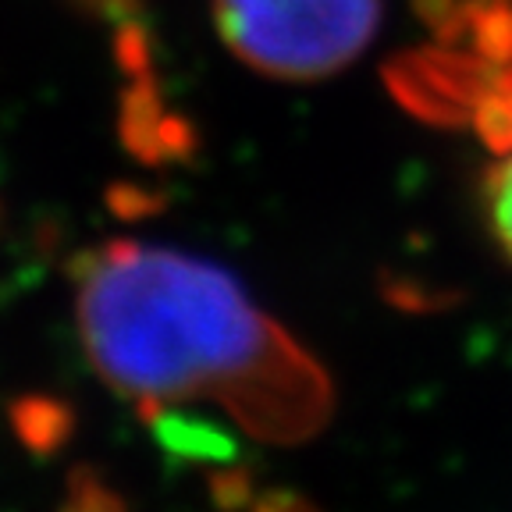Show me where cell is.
Wrapping results in <instances>:
<instances>
[{
	"label": "cell",
	"mask_w": 512,
	"mask_h": 512,
	"mask_svg": "<svg viewBox=\"0 0 512 512\" xmlns=\"http://www.w3.org/2000/svg\"><path fill=\"white\" fill-rule=\"evenodd\" d=\"M466 40L495 68H512V0H470Z\"/></svg>",
	"instance_id": "5"
},
{
	"label": "cell",
	"mask_w": 512,
	"mask_h": 512,
	"mask_svg": "<svg viewBox=\"0 0 512 512\" xmlns=\"http://www.w3.org/2000/svg\"><path fill=\"white\" fill-rule=\"evenodd\" d=\"M495 75V64L480 61L477 54H459L452 47L413 50L384 68L395 100L431 125L473 121L477 104L495 89Z\"/></svg>",
	"instance_id": "3"
},
{
	"label": "cell",
	"mask_w": 512,
	"mask_h": 512,
	"mask_svg": "<svg viewBox=\"0 0 512 512\" xmlns=\"http://www.w3.org/2000/svg\"><path fill=\"white\" fill-rule=\"evenodd\" d=\"M82 11L96 18H107V22H121V18H136L143 11V0H75Z\"/></svg>",
	"instance_id": "13"
},
{
	"label": "cell",
	"mask_w": 512,
	"mask_h": 512,
	"mask_svg": "<svg viewBox=\"0 0 512 512\" xmlns=\"http://www.w3.org/2000/svg\"><path fill=\"white\" fill-rule=\"evenodd\" d=\"M413 11L427 22V29L438 32V40L452 47L456 40H466L470 25V0H413Z\"/></svg>",
	"instance_id": "9"
},
{
	"label": "cell",
	"mask_w": 512,
	"mask_h": 512,
	"mask_svg": "<svg viewBox=\"0 0 512 512\" xmlns=\"http://www.w3.org/2000/svg\"><path fill=\"white\" fill-rule=\"evenodd\" d=\"M381 0H214L224 47L267 79L313 82L374 40Z\"/></svg>",
	"instance_id": "2"
},
{
	"label": "cell",
	"mask_w": 512,
	"mask_h": 512,
	"mask_svg": "<svg viewBox=\"0 0 512 512\" xmlns=\"http://www.w3.org/2000/svg\"><path fill=\"white\" fill-rule=\"evenodd\" d=\"M168 107L160 96L157 75H136L118 96V143L125 153L146 168H164V150H160V121Z\"/></svg>",
	"instance_id": "4"
},
{
	"label": "cell",
	"mask_w": 512,
	"mask_h": 512,
	"mask_svg": "<svg viewBox=\"0 0 512 512\" xmlns=\"http://www.w3.org/2000/svg\"><path fill=\"white\" fill-rule=\"evenodd\" d=\"M160 150H164V164H185L200 150V128L185 114L168 111L160 121Z\"/></svg>",
	"instance_id": "11"
},
{
	"label": "cell",
	"mask_w": 512,
	"mask_h": 512,
	"mask_svg": "<svg viewBox=\"0 0 512 512\" xmlns=\"http://www.w3.org/2000/svg\"><path fill=\"white\" fill-rule=\"evenodd\" d=\"M93 367L146 406L214 402L264 441H303L331 413L313 356L207 260L114 239L72 264Z\"/></svg>",
	"instance_id": "1"
},
{
	"label": "cell",
	"mask_w": 512,
	"mask_h": 512,
	"mask_svg": "<svg viewBox=\"0 0 512 512\" xmlns=\"http://www.w3.org/2000/svg\"><path fill=\"white\" fill-rule=\"evenodd\" d=\"M484 196H488L491 232H495L498 246L512 260V153H505L502 164L491 168L488 182H484Z\"/></svg>",
	"instance_id": "7"
},
{
	"label": "cell",
	"mask_w": 512,
	"mask_h": 512,
	"mask_svg": "<svg viewBox=\"0 0 512 512\" xmlns=\"http://www.w3.org/2000/svg\"><path fill=\"white\" fill-rule=\"evenodd\" d=\"M18 427L32 445H54L64 434V420L57 406H40V402H29L18 416Z\"/></svg>",
	"instance_id": "12"
},
{
	"label": "cell",
	"mask_w": 512,
	"mask_h": 512,
	"mask_svg": "<svg viewBox=\"0 0 512 512\" xmlns=\"http://www.w3.org/2000/svg\"><path fill=\"white\" fill-rule=\"evenodd\" d=\"M473 128L495 153H512V89H491L473 111Z\"/></svg>",
	"instance_id": "6"
},
{
	"label": "cell",
	"mask_w": 512,
	"mask_h": 512,
	"mask_svg": "<svg viewBox=\"0 0 512 512\" xmlns=\"http://www.w3.org/2000/svg\"><path fill=\"white\" fill-rule=\"evenodd\" d=\"M114 61H118V68L128 75V79L153 72L150 32H146V25L139 22V15L114 22Z\"/></svg>",
	"instance_id": "8"
},
{
	"label": "cell",
	"mask_w": 512,
	"mask_h": 512,
	"mask_svg": "<svg viewBox=\"0 0 512 512\" xmlns=\"http://www.w3.org/2000/svg\"><path fill=\"white\" fill-rule=\"evenodd\" d=\"M164 203H168L164 192L143 189V185H136V182H114L111 189H107V207H111V214H118L121 221H143V217L164 210Z\"/></svg>",
	"instance_id": "10"
}]
</instances>
